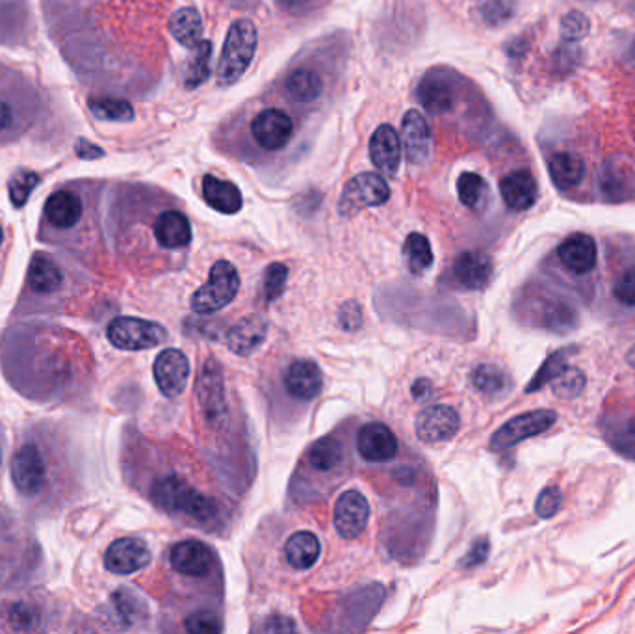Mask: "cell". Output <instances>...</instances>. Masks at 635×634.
I'll return each mask as SVG.
<instances>
[{
  "instance_id": "cell-1",
  "label": "cell",
  "mask_w": 635,
  "mask_h": 634,
  "mask_svg": "<svg viewBox=\"0 0 635 634\" xmlns=\"http://www.w3.org/2000/svg\"><path fill=\"white\" fill-rule=\"evenodd\" d=\"M58 467L56 445L34 432H26L10 462L13 488L26 502H43L54 491Z\"/></svg>"
},
{
  "instance_id": "cell-2",
  "label": "cell",
  "mask_w": 635,
  "mask_h": 634,
  "mask_svg": "<svg viewBox=\"0 0 635 634\" xmlns=\"http://www.w3.org/2000/svg\"><path fill=\"white\" fill-rule=\"evenodd\" d=\"M43 106L36 84L0 62V146L23 138L38 123Z\"/></svg>"
},
{
  "instance_id": "cell-3",
  "label": "cell",
  "mask_w": 635,
  "mask_h": 634,
  "mask_svg": "<svg viewBox=\"0 0 635 634\" xmlns=\"http://www.w3.org/2000/svg\"><path fill=\"white\" fill-rule=\"evenodd\" d=\"M90 216V198L82 183H67L51 192L41 211L39 240L64 246L80 244V229Z\"/></svg>"
},
{
  "instance_id": "cell-4",
  "label": "cell",
  "mask_w": 635,
  "mask_h": 634,
  "mask_svg": "<svg viewBox=\"0 0 635 634\" xmlns=\"http://www.w3.org/2000/svg\"><path fill=\"white\" fill-rule=\"evenodd\" d=\"M147 495L162 512L169 516L186 517L197 525H210L220 516L218 502L195 488L188 478L179 473L155 476L147 488Z\"/></svg>"
},
{
  "instance_id": "cell-5",
  "label": "cell",
  "mask_w": 635,
  "mask_h": 634,
  "mask_svg": "<svg viewBox=\"0 0 635 634\" xmlns=\"http://www.w3.org/2000/svg\"><path fill=\"white\" fill-rule=\"evenodd\" d=\"M257 27L249 19H236L229 27L216 67V80L223 88H229L246 75L257 53Z\"/></svg>"
},
{
  "instance_id": "cell-6",
  "label": "cell",
  "mask_w": 635,
  "mask_h": 634,
  "mask_svg": "<svg viewBox=\"0 0 635 634\" xmlns=\"http://www.w3.org/2000/svg\"><path fill=\"white\" fill-rule=\"evenodd\" d=\"M238 289V270L229 261H218L210 268L207 283L194 292L190 304L197 315H212L231 304Z\"/></svg>"
},
{
  "instance_id": "cell-7",
  "label": "cell",
  "mask_w": 635,
  "mask_h": 634,
  "mask_svg": "<svg viewBox=\"0 0 635 634\" xmlns=\"http://www.w3.org/2000/svg\"><path fill=\"white\" fill-rule=\"evenodd\" d=\"M389 198V183L379 173H359L348 181V185L344 186L338 201V212L344 218H350L364 209L385 205Z\"/></svg>"
},
{
  "instance_id": "cell-8",
  "label": "cell",
  "mask_w": 635,
  "mask_h": 634,
  "mask_svg": "<svg viewBox=\"0 0 635 634\" xmlns=\"http://www.w3.org/2000/svg\"><path fill=\"white\" fill-rule=\"evenodd\" d=\"M108 341L119 350H149L168 339L164 326L143 318L117 317L106 328Z\"/></svg>"
},
{
  "instance_id": "cell-9",
  "label": "cell",
  "mask_w": 635,
  "mask_h": 634,
  "mask_svg": "<svg viewBox=\"0 0 635 634\" xmlns=\"http://www.w3.org/2000/svg\"><path fill=\"white\" fill-rule=\"evenodd\" d=\"M558 421L556 411L535 410L528 411L513 417L504 426H500L493 437H491V447L494 450H507L522 443L524 439L541 436L548 432Z\"/></svg>"
},
{
  "instance_id": "cell-10",
  "label": "cell",
  "mask_w": 635,
  "mask_h": 634,
  "mask_svg": "<svg viewBox=\"0 0 635 634\" xmlns=\"http://www.w3.org/2000/svg\"><path fill=\"white\" fill-rule=\"evenodd\" d=\"M65 272L49 253H34L26 272V291L32 296L49 300L64 291Z\"/></svg>"
},
{
  "instance_id": "cell-11",
  "label": "cell",
  "mask_w": 635,
  "mask_h": 634,
  "mask_svg": "<svg viewBox=\"0 0 635 634\" xmlns=\"http://www.w3.org/2000/svg\"><path fill=\"white\" fill-rule=\"evenodd\" d=\"M197 402L208 421H218L227 415V397L220 363L216 359H207L201 374L197 376Z\"/></svg>"
},
{
  "instance_id": "cell-12",
  "label": "cell",
  "mask_w": 635,
  "mask_h": 634,
  "mask_svg": "<svg viewBox=\"0 0 635 634\" xmlns=\"http://www.w3.org/2000/svg\"><path fill=\"white\" fill-rule=\"evenodd\" d=\"M368 519H370V504L361 491L350 489L338 497L333 523L340 538L344 540L359 538L368 527Z\"/></svg>"
},
{
  "instance_id": "cell-13",
  "label": "cell",
  "mask_w": 635,
  "mask_h": 634,
  "mask_svg": "<svg viewBox=\"0 0 635 634\" xmlns=\"http://www.w3.org/2000/svg\"><path fill=\"white\" fill-rule=\"evenodd\" d=\"M153 376L164 397H181L190 378V361L181 350L168 348L156 357Z\"/></svg>"
},
{
  "instance_id": "cell-14",
  "label": "cell",
  "mask_w": 635,
  "mask_h": 634,
  "mask_svg": "<svg viewBox=\"0 0 635 634\" xmlns=\"http://www.w3.org/2000/svg\"><path fill=\"white\" fill-rule=\"evenodd\" d=\"M251 133L266 151H279L290 142L294 121L279 108H266L251 123Z\"/></svg>"
},
{
  "instance_id": "cell-15",
  "label": "cell",
  "mask_w": 635,
  "mask_h": 634,
  "mask_svg": "<svg viewBox=\"0 0 635 634\" xmlns=\"http://www.w3.org/2000/svg\"><path fill=\"white\" fill-rule=\"evenodd\" d=\"M151 562V549L140 538H119L104 553V568L116 575H132Z\"/></svg>"
},
{
  "instance_id": "cell-16",
  "label": "cell",
  "mask_w": 635,
  "mask_h": 634,
  "mask_svg": "<svg viewBox=\"0 0 635 634\" xmlns=\"http://www.w3.org/2000/svg\"><path fill=\"white\" fill-rule=\"evenodd\" d=\"M459 426H461L459 413L450 406L437 404V406L426 408L416 417L415 432L420 441L433 445V443L450 441L457 434Z\"/></svg>"
},
{
  "instance_id": "cell-17",
  "label": "cell",
  "mask_w": 635,
  "mask_h": 634,
  "mask_svg": "<svg viewBox=\"0 0 635 634\" xmlns=\"http://www.w3.org/2000/svg\"><path fill=\"white\" fill-rule=\"evenodd\" d=\"M357 450L366 462H390L398 454V439L387 424H364L357 434Z\"/></svg>"
},
{
  "instance_id": "cell-18",
  "label": "cell",
  "mask_w": 635,
  "mask_h": 634,
  "mask_svg": "<svg viewBox=\"0 0 635 634\" xmlns=\"http://www.w3.org/2000/svg\"><path fill=\"white\" fill-rule=\"evenodd\" d=\"M370 160L379 172L387 177H396L402 164V140L396 129L383 123L379 125L370 138Z\"/></svg>"
},
{
  "instance_id": "cell-19",
  "label": "cell",
  "mask_w": 635,
  "mask_h": 634,
  "mask_svg": "<svg viewBox=\"0 0 635 634\" xmlns=\"http://www.w3.org/2000/svg\"><path fill=\"white\" fill-rule=\"evenodd\" d=\"M169 564L184 577H205L214 568V555L208 545L197 540L177 543L169 553Z\"/></svg>"
},
{
  "instance_id": "cell-20",
  "label": "cell",
  "mask_w": 635,
  "mask_h": 634,
  "mask_svg": "<svg viewBox=\"0 0 635 634\" xmlns=\"http://www.w3.org/2000/svg\"><path fill=\"white\" fill-rule=\"evenodd\" d=\"M558 257L569 272L585 276L597 266V244L589 235L576 233L559 244Z\"/></svg>"
},
{
  "instance_id": "cell-21",
  "label": "cell",
  "mask_w": 635,
  "mask_h": 634,
  "mask_svg": "<svg viewBox=\"0 0 635 634\" xmlns=\"http://www.w3.org/2000/svg\"><path fill=\"white\" fill-rule=\"evenodd\" d=\"M454 278L468 291H481L493 278V259L483 251H463L455 259Z\"/></svg>"
},
{
  "instance_id": "cell-22",
  "label": "cell",
  "mask_w": 635,
  "mask_h": 634,
  "mask_svg": "<svg viewBox=\"0 0 635 634\" xmlns=\"http://www.w3.org/2000/svg\"><path fill=\"white\" fill-rule=\"evenodd\" d=\"M402 140L405 155L411 164L422 166L429 159L431 129L426 118L415 108L403 116Z\"/></svg>"
},
{
  "instance_id": "cell-23",
  "label": "cell",
  "mask_w": 635,
  "mask_h": 634,
  "mask_svg": "<svg viewBox=\"0 0 635 634\" xmlns=\"http://www.w3.org/2000/svg\"><path fill=\"white\" fill-rule=\"evenodd\" d=\"M324 385V374L311 359H298L290 363L285 374V387L290 397L312 400L320 395Z\"/></svg>"
},
{
  "instance_id": "cell-24",
  "label": "cell",
  "mask_w": 635,
  "mask_h": 634,
  "mask_svg": "<svg viewBox=\"0 0 635 634\" xmlns=\"http://www.w3.org/2000/svg\"><path fill=\"white\" fill-rule=\"evenodd\" d=\"M153 237L164 250H181L192 242V225L181 211H164L156 216Z\"/></svg>"
},
{
  "instance_id": "cell-25",
  "label": "cell",
  "mask_w": 635,
  "mask_h": 634,
  "mask_svg": "<svg viewBox=\"0 0 635 634\" xmlns=\"http://www.w3.org/2000/svg\"><path fill=\"white\" fill-rule=\"evenodd\" d=\"M500 194L511 211H528L537 201V181L528 170H517L500 181Z\"/></svg>"
},
{
  "instance_id": "cell-26",
  "label": "cell",
  "mask_w": 635,
  "mask_h": 634,
  "mask_svg": "<svg viewBox=\"0 0 635 634\" xmlns=\"http://www.w3.org/2000/svg\"><path fill=\"white\" fill-rule=\"evenodd\" d=\"M268 335V322L259 315H249L227 331L225 344L236 356L253 354Z\"/></svg>"
},
{
  "instance_id": "cell-27",
  "label": "cell",
  "mask_w": 635,
  "mask_h": 634,
  "mask_svg": "<svg viewBox=\"0 0 635 634\" xmlns=\"http://www.w3.org/2000/svg\"><path fill=\"white\" fill-rule=\"evenodd\" d=\"M201 188H203V198L214 211L221 214H236L242 211L244 207L242 192L231 181H223L214 175H205Z\"/></svg>"
},
{
  "instance_id": "cell-28",
  "label": "cell",
  "mask_w": 635,
  "mask_h": 634,
  "mask_svg": "<svg viewBox=\"0 0 635 634\" xmlns=\"http://www.w3.org/2000/svg\"><path fill=\"white\" fill-rule=\"evenodd\" d=\"M418 99L433 116H441L454 106V88L441 75H426L418 86Z\"/></svg>"
},
{
  "instance_id": "cell-29",
  "label": "cell",
  "mask_w": 635,
  "mask_h": 634,
  "mask_svg": "<svg viewBox=\"0 0 635 634\" xmlns=\"http://www.w3.org/2000/svg\"><path fill=\"white\" fill-rule=\"evenodd\" d=\"M320 553H322L320 540L309 530H299L296 534H292L285 545L288 564L299 571L311 569L318 562Z\"/></svg>"
},
{
  "instance_id": "cell-30",
  "label": "cell",
  "mask_w": 635,
  "mask_h": 634,
  "mask_svg": "<svg viewBox=\"0 0 635 634\" xmlns=\"http://www.w3.org/2000/svg\"><path fill=\"white\" fill-rule=\"evenodd\" d=\"M169 34L181 43L182 47L192 49L203 40V19L201 14L192 8L184 6L169 17Z\"/></svg>"
},
{
  "instance_id": "cell-31",
  "label": "cell",
  "mask_w": 635,
  "mask_h": 634,
  "mask_svg": "<svg viewBox=\"0 0 635 634\" xmlns=\"http://www.w3.org/2000/svg\"><path fill=\"white\" fill-rule=\"evenodd\" d=\"M548 172L559 190H571L580 185L585 175V166L582 159L574 153H556L548 162Z\"/></svg>"
},
{
  "instance_id": "cell-32",
  "label": "cell",
  "mask_w": 635,
  "mask_h": 634,
  "mask_svg": "<svg viewBox=\"0 0 635 634\" xmlns=\"http://www.w3.org/2000/svg\"><path fill=\"white\" fill-rule=\"evenodd\" d=\"M212 41L201 40L190 49V56L184 67V86L186 90H195L203 86L212 75Z\"/></svg>"
},
{
  "instance_id": "cell-33",
  "label": "cell",
  "mask_w": 635,
  "mask_h": 634,
  "mask_svg": "<svg viewBox=\"0 0 635 634\" xmlns=\"http://www.w3.org/2000/svg\"><path fill=\"white\" fill-rule=\"evenodd\" d=\"M286 95L294 103H311L322 93V77L312 69H296L286 79Z\"/></svg>"
},
{
  "instance_id": "cell-34",
  "label": "cell",
  "mask_w": 635,
  "mask_h": 634,
  "mask_svg": "<svg viewBox=\"0 0 635 634\" xmlns=\"http://www.w3.org/2000/svg\"><path fill=\"white\" fill-rule=\"evenodd\" d=\"M344 462V447L335 437H324L316 441L307 452V463L312 471L331 473Z\"/></svg>"
},
{
  "instance_id": "cell-35",
  "label": "cell",
  "mask_w": 635,
  "mask_h": 634,
  "mask_svg": "<svg viewBox=\"0 0 635 634\" xmlns=\"http://www.w3.org/2000/svg\"><path fill=\"white\" fill-rule=\"evenodd\" d=\"M539 320H541V326L545 330L563 335V333H569L578 326V313L565 300L554 298V300H548L543 304Z\"/></svg>"
},
{
  "instance_id": "cell-36",
  "label": "cell",
  "mask_w": 635,
  "mask_h": 634,
  "mask_svg": "<svg viewBox=\"0 0 635 634\" xmlns=\"http://www.w3.org/2000/svg\"><path fill=\"white\" fill-rule=\"evenodd\" d=\"M457 194L461 203L470 211L480 212L487 207L491 190L487 181L474 172H465L457 179Z\"/></svg>"
},
{
  "instance_id": "cell-37",
  "label": "cell",
  "mask_w": 635,
  "mask_h": 634,
  "mask_svg": "<svg viewBox=\"0 0 635 634\" xmlns=\"http://www.w3.org/2000/svg\"><path fill=\"white\" fill-rule=\"evenodd\" d=\"M403 255H405V261H407L411 274H415V276L424 274L433 265L431 244H429L428 237H424L422 233H411L409 237L405 238Z\"/></svg>"
},
{
  "instance_id": "cell-38",
  "label": "cell",
  "mask_w": 635,
  "mask_h": 634,
  "mask_svg": "<svg viewBox=\"0 0 635 634\" xmlns=\"http://www.w3.org/2000/svg\"><path fill=\"white\" fill-rule=\"evenodd\" d=\"M472 385L489 397H498V395H506L511 389V378L506 372L494 365H480L472 372Z\"/></svg>"
},
{
  "instance_id": "cell-39",
  "label": "cell",
  "mask_w": 635,
  "mask_h": 634,
  "mask_svg": "<svg viewBox=\"0 0 635 634\" xmlns=\"http://www.w3.org/2000/svg\"><path fill=\"white\" fill-rule=\"evenodd\" d=\"M91 114L103 121H130L134 119V108L127 101L108 97V95H91L88 99Z\"/></svg>"
},
{
  "instance_id": "cell-40",
  "label": "cell",
  "mask_w": 635,
  "mask_h": 634,
  "mask_svg": "<svg viewBox=\"0 0 635 634\" xmlns=\"http://www.w3.org/2000/svg\"><path fill=\"white\" fill-rule=\"evenodd\" d=\"M550 384H552V391L556 393V397L572 400V398L580 397L584 393L587 378H585L584 370L565 365V369L561 370Z\"/></svg>"
},
{
  "instance_id": "cell-41",
  "label": "cell",
  "mask_w": 635,
  "mask_h": 634,
  "mask_svg": "<svg viewBox=\"0 0 635 634\" xmlns=\"http://www.w3.org/2000/svg\"><path fill=\"white\" fill-rule=\"evenodd\" d=\"M8 629L10 631H36L41 627V616L38 608L30 603H13L8 612Z\"/></svg>"
},
{
  "instance_id": "cell-42",
  "label": "cell",
  "mask_w": 635,
  "mask_h": 634,
  "mask_svg": "<svg viewBox=\"0 0 635 634\" xmlns=\"http://www.w3.org/2000/svg\"><path fill=\"white\" fill-rule=\"evenodd\" d=\"M567 357H569V350H558L556 354L548 357L543 363V367L533 376V380L526 387V391L533 393V391H539L543 385L550 384L558 376L559 372L565 369Z\"/></svg>"
},
{
  "instance_id": "cell-43",
  "label": "cell",
  "mask_w": 635,
  "mask_h": 634,
  "mask_svg": "<svg viewBox=\"0 0 635 634\" xmlns=\"http://www.w3.org/2000/svg\"><path fill=\"white\" fill-rule=\"evenodd\" d=\"M38 185V173L30 172V170H21V172L15 173L10 181V201H12L13 207H17V209L25 207L30 194Z\"/></svg>"
},
{
  "instance_id": "cell-44",
  "label": "cell",
  "mask_w": 635,
  "mask_h": 634,
  "mask_svg": "<svg viewBox=\"0 0 635 634\" xmlns=\"http://www.w3.org/2000/svg\"><path fill=\"white\" fill-rule=\"evenodd\" d=\"M286 279H288V266L283 263H272L264 270L262 291H264L266 302L277 300L285 292Z\"/></svg>"
},
{
  "instance_id": "cell-45",
  "label": "cell",
  "mask_w": 635,
  "mask_h": 634,
  "mask_svg": "<svg viewBox=\"0 0 635 634\" xmlns=\"http://www.w3.org/2000/svg\"><path fill=\"white\" fill-rule=\"evenodd\" d=\"M184 629L190 634H218L223 631V625L214 612L197 610L184 620Z\"/></svg>"
},
{
  "instance_id": "cell-46",
  "label": "cell",
  "mask_w": 635,
  "mask_h": 634,
  "mask_svg": "<svg viewBox=\"0 0 635 634\" xmlns=\"http://www.w3.org/2000/svg\"><path fill=\"white\" fill-rule=\"evenodd\" d=\"M561 502H563V497H561L559 488L550 486V488L543 489L541 495L537 497L535 512H537V516L541 517V519H550V517H554L558 514L559 508H561Z\"/></svg>"
},
{
  "instance_id": "cell-47",
  "label": "cell",
  "mask_w": 635,
  "mask_h": 634,
  "mask_svg": "<svg viewBox=\"0 0 635 634\" xmlns=\"http://www.w3.org/2000/svg\"><path fill=\"white\" fill-rule=\"evenodd\" d=\"M591 28L589 19L580 12H571V14L565 15L563 21H561V30H563V36L565 40L578 41L587 36Z\"/></svg>"
},
{
  "instance_id": "cell-48",
  "label": "cell",
  "mask_w": 635,
  "mask_h": 634,
  "mask_svg": "<svg viewBox=\"0 0 635 634\" xmlns=\"http://www.w3.org/2000/svg\"><path fill=\"white\" fill-rule=\"evenodd\" d=\"M481 14L489 25L496 27L513 15V6L509 0H485L481 6Z\"/></svg>"
},
{
  "instance_id": "cell-49",
  "label": "cell",
  "mask_w": 635,
  "mask_h": 634,
  "mask_svg": "<svg viewBox=\"0 0 635 634\" xmlns=\"http://www.w3.org/2000/svg\"><path fill=\"white\" fill-rule=\"evenodd\" d=\"M613 445L619 452H623L624 456L635 458V413L621 424V428L613 436Z\"/></svg>"
},
{
  "instance_id": "cell-50",
  "label": "cell",
  "mask_w": 635,
  "mask_h": 634,
  "mask_svg": "<svg viewBox=\"0 0 635 634\" xmlns=\"http://www.w3.org/2000/svg\"><path fill=\"white\" fill-rule=\"evenodd\" d=\"M615 298L623 305L635 307V268L626 270L613 287Z\"/></svg>"
},
{
  "instance_id": "cell-51",
  "label": "cell",
  "mask_w": 635,
  "mask_h": 634,
  "mask_svg": "<svg viewBox=\"0 0 635 634\" xmlns=\"http://www.w3.org/2000/svg\"><path fill=\"white\" fill-rule=\"evenodd\" d=\"M338 320H340V326L344 330H359L363 324V311L357 302H348V304L342 305V309L338 313Z\"/></svg>"
},
{
  "instance_id": "cell-52",
  "label": "cell",
  "mask_w": 635,
  "mask_h": 634,
  "mask_svg": "<svg viewBox=\"0 0 635 634\" xmlns=\"http://www.w3.org/2000/svg\"><path fill=\"white\" fill-rule=\"evenodd\" d=\"M489 551H491V543L487 538H478L474 545H472V549L468 551L467 556L461 560V566L463 568H476V566H480L483 564L485 560H487V556H489Z\"/></svg>"
},
{
  "instance_id": "cell-53",
  "label": "cell",
  "mask_w": 635,
  "mask_h": 634,
  "mask_svg": "<svg viewBox=\"0 0 635 634\" xmlns=\"http://www.w3.org/2000/svg\"><path fill=\"white\" fill-rule=\"evenodd\" d=\"M114 599H116L117 610L125 614L127 621H134L140 616V601L127 592V588H121V592L114 595Z\"/></svg>"
},
{
  "instance_id": "cell-54",
  "label": "cell",
  "mask_w": 635,
  "mask_h": 634,
  "mask_svg": "<svg viewBox=\"0 0 635 634\" xmlns=\"http://www.w3.org/2000/svg\"><path fill=\"white\" fill-rule=\"evenodd\" d=\"M296 629V623L285 616H272L260 627L262 633H294Z\"/></svg>"
},
{
  "instance_id": "cell-55",
  "label": "cell",
  "mask_w": 635,
  "mask_h": 634,
  "mask_svg": "<svg viewBox=\"0 0 635 634\" xmlns=\"http://www.w3.org/2000/svg\"><path fill=\"white\" fill-rule=\"evenodd\" d=\"M77 151L82 159H101L104 155V151L101 147L93 146V144L84 142V140H80Z\"/></svg>"
},
{
  "instance_id": "cell-56",
  "label": "cell",
  "mask_w": 635,
  "mask_h": 634,
  "mask_svg": "<svg viewBox=\"0 0 635 634\" xmlns=\"http://www.w3.org/2000/svg\"><path fill=\"white\" fill-rule=\"evenodd\" d=\"M429 393H431L429 380H416L415 385H413V397L416 400H424V398L429 397Z\"/></svg>"
},
{
  "instance_id": "cell-57",
  "label": "cell",
  "mask_w": 635,
  "mask_h": 634,
  "mask_svg": "<svg viewBox=\"0 0 635 634\" xmlns=\"http://www.w3.org/2000/svg\"><path fill=\"white\" fill-rule=\"evenodd\" d=\"M628 361H630V363H632V365H634L635 367V348H632V350H630V354H628Z\"/></svg>"
},
{
  "instance_id": "cell-58",
  "label": "cell",
  "mask_w": 635,
  "mask_h": 634,
  "mask_svg": "<svg viewBox=\"0 0 635 634\" xmlns=\"http://www.w3.org/2000/svg\"><path fill=\"white\" fill-rule=\"evenodd\" d=\"M2 240H4V233H2V227H0V244H2Z\"/></svg>"
},
{
  "instance_id": "cell-59",
  "label": "cell",
  "mask_w": 635,
  "mask_h": 634,
  "mask_svg": "<svg viewBox=\"0 0 635 634\" xmlns=\"http://www.w3.org/2000/svg\"><path fill=\"white\" fill-rule=\"evenodd\" d=\"M0 465H2V447H0Z\"/></svg>"
}]
</instances>
